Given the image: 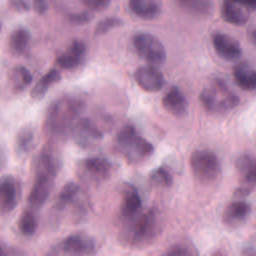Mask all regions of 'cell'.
<instances>
[{
  "label": "cell",
  "instance_id": "21",
  "mask_svg": "<svg viewBox=\"0 0 256 256\" xmlns=\"http://www.w3.org/2000/svg\"><path fill=\"white\" fill-rule=\"evenodd\" d=\"M130 11L143 20L157 18L161 12V6L156 0H128Z\"/></svg>",
  "mask_w": 256,
  "mask_h": 256
},
{
  "label": "cell",
  "instance_id": "11",
  "mask_svg": "<svg viewBox=\"0 0 256 256\" xmlns=\"http://www.w3.org/2000/svg\"><path fill=\"white\" fill-rule=\"evenodd\" d=\"M113 165L105 157L92 156L80 161L79 170L81 175L88 181L99 183L105 181L111 175Z\"/></svg>",
  "mask_w": 256,
  "mask_h": 256
},
{
  "label": "cell",
  "instance_id": "15",
  "mask_svg": "<svg viewBox=\"0 0 256 256\" xmlns=\"http://www.w3.org/2000/svg\"><path fill=\"white\" fill-rule=\"evenodd\" d=\"M20 189L17 180L10 174L3 175L0 181V206L3 214L11 212L17 205Z\"/></svg>",
  "mask_w": 256,
  "mask_h": 256
},
{
  "label": "cell",
  "instance_id": "14",
  "mask_svg": "<svg viewBox=\"0 0 256 256\" xmlns=\"http://www.w3.org/2000/svg\"><path fill=\"white\" fill-rule=\"evenodd\" d=\"M87 52L86 44L79 39H75L56 59L59 67L65 70H73L79 67L85 59Z\"/></svg>",
  "mask_w": 256,
  "mask_h": 256
},
{
  "label": "cell",
  "instance_id": "25",
  "mask_svg": "<svg viewBox=\"0 0 256 256\" xmlns=\"http://www.w3.org/2000/svg\"><path fill=\"white\" fill-rule=\"evenodd\" d=\"M79 193H80V187L76 183L71 181L67 182L62 187L59 194L57 195L54 209L58 212H61L67 206L74 204L78 198Z\"/></svg>",
  "mask_w": 256,
  "mask_h": 256
},
{
  "label": "cell",
  "instance_id": "2",
  "mask_svg": "<svg viewBox=\"0 0 256 256\" xmlns=\"http://www.w3.org/2000/svg\"><path fill=\"white\" fill-rule=\"evenodd\" d=\"M60 167L61 160L56 149L51 145L43 147L36 160L34 181L27 199L31 209L38 210L44 205L52 191Z\"/></svg>",
  "mask_w": 256,
  "mask_h": 256
},
{
  "label": "cell",
  "instance_id": "26",
  "mask_svg": "<svg viewBox=\"0 0 256 256\" xmlns=\"http://www.w3.org/2000/svg\"><path fill=\"white\" fill-rule=\"evenodd\" d=\"M33 80V76L31 72L22 65L15 66L12 68L9 74V84L11 89L15 92H21L26 87H28Z\"/></svg>",
  "mask_w": 256,
  "mask_h": 256
},
{
  "label": "cell",
  "instance_id": "20",
  "mask_svg": "<svg viewBox=\"0 0 256 256\" xmlns=\"http://www.w3.org/2000/svg\"><path fill=\"white\" fill-rule=\"evenodd\" d=\"M232 75L236 85L245 91L256 90V70L246 62H240L233 67Z\"/></svg>",
  "mask_w": 256,
  "mask_h": 256
},
{
  "label": "cell",
  "instance_id": "28",
  "mask_svg": "<svg viewBox=\"0 0 256 256\" xmlns=\"http://www.w3.org/2000/svg\"><path fill=\"white\" fill-rule=\"evenodd\" d=\"M38 226L37 218L33 213V209L25 210L21 213L20 218L18 220V230L19 232L26 237H30L34 235Z\"/></svg>",
  "mask_w": 256,
  "mask_h": 256
},
{
  "label": "cell",
  "instance_id": "30",
  "mask_svg": "<svg viewBox=\"0 0 256 256\" xmlns=\"http://www.w3.org/2000/svg\"><path fill=\"white\" fill-rule=\"evenodd\" d=\"M150 180L152 183L160 186H164V187H169L173 183L171 174L164 167H158L157 169H155L150 174Z\"/></svg>",
  "mask_w": 256,
  "mask_h": 256
},
{
  "label": "cell",
  "instance_id": "29",
  "mask_svg": "<svg viewBox=\"0 0 256 256\" xmlns=\"http://www.w3.org/2000/svg\"><path fill=\"white\" fill-rule=\"evenodd\" d=\"M123 25V20L116 16H109L99 21L95 27V35H103L110 30Z\"/></svg>",
  "mask_w": 256,
  "mask_h": 256
},
{
  "label": "cell",
  "instance_id": "34",
  "mask_svg": "<svg viewBox=\"0 0 256 256\" xmlns=\"http://www.w3.org/2000/svg\"><path fill=\"white\" fill-rule=\"evenodd\" d=\"M10 5L17 11L27 12L31 8L30 0H9Z\"/></svg>",
  "mask_w": 256,
  "mask_h": 256
},
{
  "label": "cell",
  "instance_id": "27",
  "mask_svg": "<svg viewBox=\"0 0 256 256\" xmlns=\"http://www.w3.org/2000/svg\"><path fill=\"white\" fill-rule=\"evenodd\" d=\"M178 5L195 16H208L213 10L212 0H177Z\"/></svg>",
  "mask_w": 256,
  "mask_h": 256
},
{
  "label": "cell",
  "instance_id": "23",
  "mask_svg": "<svg viewBox=\"0 0 256 256\" xmlns=\"http://www.w3.org/2000/svg\"><path fill=\"white\" fill-rule=\"evenodd\" d=\"M31 33L24 27L14 29L8 39V46L14 55H23L30 44Z\"/></svg>",
  "mask_w": 256,
  "mask_h": 256
},
{
  "label": "cell",
  "instance_id": "24",
  "mask_svg": "<svg viewBox=\"0 0 256 256\" xmlns=\"http://www.w3.org/2000/svg\"><path fill=\"white\" fill-rule=\"evenodd\" d=\"M61 79V75L56 69H50L47 73H45L33 86L30 92V96L34 100H41L44 98L48 89L59 82Z\"/></svg>",
  "mask_w": 256,
  "mask_h": 256
},
{
  "label": "cell",
  "instance_id": "3",
  "mask_svg": "<svg viewBox=\"0 0 256 256\" xmlns=\"http://www.w3.org/2000/svg\"><path fill=\"white\" fill-rule=\"evenodd\" d=\"M159 232L160 218L157 211L151 208L125 221L121 240L130 247H144L149 245Z\"/></svg>",
  "mask_w": 256,
  "mask_h": 256
},
{
  "label": "cell",
  "instance_id": "36",
  "mask_svg": "<svg viewBox=\"0 0 256 256\" xmlns=\"http://www.w3.org/2000/svg\"><path fill=\"white\" fill-rule=\"evenodd\" d=\"M249 41L256 47V29H251L248 32Z\"/></svg>",
  "mask_w": 256,
  "mask_h": 256
},
{
  "label": "cell",
  "instance_id": "33",
  "mask_svg": "<svg viewBox=\"0 0 256 256\" xmlns=\"http://www.w3.org/2000/svg\"><path fill=\"white\" fill-rule=\"evenodd\" d=\"M84 6H86L91 11H101L106 9L111 0H80Z\"/></svg>",
  "mask_w": 256,
  "mask_h": 256
},
{
  "label": "cell",
  "instance_id": "32",
  "mask_svg": "<svg viewBox=\"0 0 256 256\" xmlns=\"http://www.w3.org/2000/svg\"><path fill=\"white\" fill-rule=\"evenodd\" d=\"M93 18V15L89 11L70 13L68 15V21L73 25H85L89 23Z\"/></svg>",
  "mask_w": 256,
  "mask_h": 256
},
{
  "label": "cell",
  "instance_id": "13",
  "mask_svg": "<svg viewBox=\"0 0 256 256\" xmlns=\"http://www.w3.org/2000/svg\"><path fill=\"white\" fill-rule=\"evenodd\" d=\"M211 41L217 55L226 61H235L242 55L239 42L228 34L215 32L212 35Z\"/></svg>",
  "mask_w": 256,
  "mask_h": 256
},
{
  "label": "cell",
  "instance_id": "7",
  "mask_svg": "<svg viewBox=\"0 0 256 256\" xmlns=\"http://www.w3.org/2000/svg\"><path fill=\"white\" fill-rule=\"evenodd\" d=\"M132 44L139 57L148 64L159 67L166 62V49L155 35L148 32H138L133 36Z\"/></svg>",
  "mask_w": 256,
  "mask_h": 256
},
{
  "label": "cell",
  "instance_id": "19",
  "mask_svg": "<svg viewBox=\"0 0 256 256\" xmlns=\"http://www.w3.org/2000/svg\"><path fill=\"white\" fill-rule=\"evenodd\" d=\"M236 170L245 187L256 186V157L250 154L240 155L235 162Z\"/></svg>",
  "mask_w": 256,
  "mask_h": 256
},
{
  "label": "cell",
  "instance_id": "5",
  "mask_svg": "<svg viewBox=\"0 0 256 256\" xmlns=\"http://www.w3.org/2000/svg\"><path fill=\"white\" fill-rule=\"evenodd\" d=\"M115 143L118 151L129 162L142 161L154 152L152 143L140 136L132 124H126L118 131Z\"/></svg>",
  "mask_w": 256,
  "mask_h": 256
},
{
  "label": "cell",
  "instance_id": "8",
  "mask_svg": "<svg viewBox=\"0 0 256 256\" xmlns=\"http://www.w3.org/2000/svg\"><path fill=\"white\" fill-rule=\"evenodd\" d=\"M96 244L93 238L83 233L71 234L55 244L50 255H90L95 253Z\"/></svg>",
  "mask_w": 256,
  "mask_h": 256
},
{
  "label": "cell",
  "instance_id": "4",
  "mask_svg": "<svg viewBox=\"0 0 256 256\" xmlns=\"http://www.w3.org/2000/svg\"><path fill=\"white\" fill-rule=\"evenodd\" d=\"M199 99L205 110L215 115L232 111L240 102L237 94L220 78L210 81L200 92Z\"/></svg>",
  "mask_w": 256,
  "mask_h": 256
},
{
  "label": "cell",
  "instance_id": "12",
  "mask_svg": "<svg viewBox=\"0 0 256 256\" xmlns=\"http://www.w3.org/2000/svg\"><path fill=\"white\" fill-rule=\"evenodd\" d=\"M134 79L137 85L146 92L160 91L165 85L163 73L155 65H144L137 68L134 72Z\"/></svg>",
  "mask_w": 256,
  "mask_h": 256
},
{
  "label": "cell",
  "instance_id": "6",
  "mask_svg": "<svg viewBox=\"0 0 256 256\" xmlns=\"http://www.w3.org/2000/svg\"><path fill=\"white\" fill-rule=\"evenodd\" d=\"M191 172L201 184L214 183L221 175V164L217 155L208 149H197L189 158Z\"/></svg>",
  "mask_w": 256,
  "mask_h": 256
},
{
  "label": "cell",
  "instance_id": "10",
  "mask_svg": "<svg viewBox=\"0 0 256 256\" xmlns=\"http://www.w3.org/2000/svg\"><path fill=\"white\" fill-rule=\"evenodd\" d=\"M71 135L75 144L81 149L93 148L103 139L102 131L91 119L86 117L77 120Z\"/></svg>",
  "mask_w": 256,
  "mask_h": 256
},
{
  "label": "cell",
  "instance_id": "9",
  "mask_svg": "<svg viewBox=\"0 0 256 256\" xmlns=\"http://www.w3.org/2000/svg\"><path fill=\"white\" fill-rule=\"evenodd\" d=\"M256 10V0H223L221 16L229 24L244 25L252 11Z\"/></svg>",
  "mask_w": 256,
  "mask_h": 256
},
{
  "label": "cell",
  "instance_id": "16",
  "mask_svg": "<svg viewBox=\"0 0 256 256\" xmlns=\"http://www.w3.org/2000/svg\"><path fill=\"white\" fill-rule=\"evenodd\" d=\"M251 213V205L243 200H235L230 202L224 209L222 214L223 223L231 228L242 225Z\"/></svg>",
  "mask_w": 256,
  "mask_h": 256
},
{
  "label": "cell",
  "instance_id": "35",
  "mask_svg": "<svg viewBox=\"0 0 256 256\" xmlns=\"http://www.w3.org/2000/svg\"><path fill=\"white\" fill-rule=\"evenodd\" d=\"M32 6L34 11L39 15H43L48 9V4L46 0H33Z\"/></svg>",
  "mask_w": 256,
  "mask_h": 256
},
{
  "label": "cell",
  "instance_id": "17",
  "mask_svg": "<svg viewBox=\"0 0 256 256\" xmlns=\"http://www.w3.org/2000/svg\"><path fill=\"white\" fill-rule=\"evenodd\" d=\"M142 200L138 190L131 184H126L122 193L120 214L124 221L133 218L140 213Z\"/></svg>",
  "mask_w": 256,
  "mask_h": 256
},
{
  "label": "cell",
  "instance_id": "31",
  "mask_svg": "<svg viewBox=\"0 0 256 256\" xmlns=\"http://www.w3.org/2000/svg\"><path fill=\"white\" fill-rule=\"evenodd\" d=\"M165 255H194L197 254L195 248L186 242L175 243L170 246L164 253Z\"/></svg>",
  "mask_w": 256,
  "mask_h": 256
},
{
  "label": "cell",
  "instance_id": "1",
  "mask_svg": "<svg viewBox=\"0 0 256 256\" xmlns=\"http://www.w3.org/2000/svg\"><path fill=\"white\" fill-rule=\"evenodd\" d=\"M85 107V100L81 94H65L55 99L47 109L45 117V131L48 136L64 140L77 122V118Z\"/></svg>",
  "mask_w": 256,
  "mask_h": 256
},
{
  "label": "cell",
  "instance_id": "18",
  "mask_svg": "<svg viewBox=\"0 0 256 256\" xmlns=\"http://www.w3.org/2000/svg\"><path fill=\"white\" fill-rule=\"evenodd\" d=\"M164 109L175 117H184L188 112V101L177 86H172L162 98Z\"/></svg>",
  "mask_w": 256,
  "mask_h": 256
},
{
  "label": "cell",
  "instance_id": "22",
  "mask_svg": "<svg viewBox=\"0 0 256 256\" xmlns=\"http://www.w3.org/2000/svg\"><path fill=\"white\" fill-rule=\"evenodd\" d=\"M35 142V129L32 125H24L16 134L15 150L18 156L25 157L31 151Z\"/></svg>",
  "mask_w": 256,
  "mask_h": 256
}]
</instances>
